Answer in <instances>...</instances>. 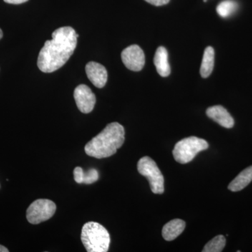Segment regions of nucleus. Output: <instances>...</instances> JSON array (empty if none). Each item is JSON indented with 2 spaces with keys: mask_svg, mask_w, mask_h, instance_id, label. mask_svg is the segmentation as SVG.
<instances>
[{
  "mask_svg": "<svg viewBox=\"0 0 252 252\" xmlns=\"http://www.w3.org/2000/svg\"><path fill=\"white\" fill-rule=\"evenodd\" d=\"M79 34L72 27H62L52 33L38 56L37 66L41 72H54L62 67L77 47Z\"/></svg>",
  "mask_w": 252,
  "mask_h": 252,
  "instance_id": "obj_1",
  "label": "nucleus"
},
{
  "mask_svg": "<svg viewBox=\"0 0 252 252\" xmlns=\"http://www.w3.org/2000/svg\"><path fill=\"white\" fill-rule=\"evenodd\" d=\"M124 127L119 123H112L86 144L85 152L89 157L105 158L115 154L124 144Z\"/></svg>",
  "mask_w": 252,
  "mask_h": 252,
  "instance_id": "obj_2",
  "label": "nucleus"
},
{
  "mask_svg": "<svg viewBox=\"0 0 252 252\" xmlns=\"http://www.w3.org/2000/svg\"><path fill=\"white\" fill-rule=\"evenodd\" d=\"M81 241L88 252H107L110 245V235L99 223L88 222L83 226Z\"/></svg>",
  "mask_w": 252,
  "mask_h": 252,
  "instance_id": "obj_3",
  "label": "nucleus"
},
{
  "mask_svg": "<svg viewBox=\"0 0 252 252\" xmlns=\"http://www.w3.org/2000/svg\"><path fill=\"white\" fill-rule=\"evenodd\" d=\"M209 144L207 141L196 137H189L177 142L173 149L176 161L181 164L188 163L202 151L206 150Z\"/></svg>",
  "mask_w": 252,
  "mask_h": 252,
  "instance_id": "obj_4",
  "label": "nucleus"
},
{
  "mask_svg": "<svg viewBox=\"0 0 252 252\" xmlns=\"http://www.w3.org/2000/svg\"><path fill=\"white\" fill-rule=\"evenodd\" d=\"M137 170L139 173L147 177L154 193H163V176L154 160L148 157L142 158L137 163Z\"/></svg>",
  "mask_w": 252,
  "mask_h": 252,
  "instance_id": "obj_5",
  "label": "nucleus"
},
{
  "mask_svg": "<svg viewBox=\"0 0 252 252\" xmlns=\"http://www.w3.org/2000/svg\"><path fill=\"white\" fill-rule=\"evenodd\" d=\"M56 205L47 199H38L30 205L27 210V220L32 224H39L54 216Z\"/></svg>",
  "mask_w": 252,
  "mask_h": 252,
  "instance_id": "obj_6",
  "label": "nucleus"
},
{
  "mask_svg": "<svg viewBox=\"0 0 252 252\" xmlns=\"http://www.w3.org/2000/svg\"><path fill=\"white\" fill-rule=\"evenodd\" d=\"M122 59L126 67L130 70L139 72L145 64L143 50L137 45H131L122 51Z\"/></svg>",
  "mask_w": 252,
  "mask_h": 252,
  "instance_id": "obj_7",
  "label": "nucleus"
},
{
  "mask_svg": "<svg viewBox=\"0 0 252 252\" xmlns=\"http://www.w3.org/2000/svg\"><path fill=\"white\" fill-rule=\"evenodd\" d=\"M74 99L78 109L84 114L92 112L96 102L95 95L89 86L81 84L74 92Z\"/></svg>",
  "mask_w": 252,
  "mask_h": 252,
  "instance_id": "obj_8",
  "label": "nucleus"
},
{
  "mask_svg": "<svg viewBox=\"0 0 252 252\" xmlns=\"http://www.w3.org/2000/svg\"><path fill=\"white\" fill-rule=\"evenodd\" d=\"M86 72L89 80L95 87L103 88L107 81V71L99 63L89 62L86 65Z\"/></svg>",
  "mask_w": 252,
  "mask_h": 252,
  "instance_id": "obj_9",
  "label": "nucleus"
},
{
  "mask_svg": "<svg viewBox=\"0 0 252 252\" xmlns=\"http://www.w3.org/2000/svg\"><path fill=\"white\" fill-rule=\"evenodd\" d=\"M207 117L225 128H231L234 126V119L228 111L220 105L213 106L207 109Z\"/></svg>",
  "mask_w": 252,
  "mask_h": 252,
  "instance_id": "obj_10",
  "label": "nucleus"
},
{
  "mask_svg": "<svg viewBox=\"0 0 252 252\" xmlns=\"http://www.w3.org/2000/svg\"><path fill=\"white\" fill-rule=\"evenodd\" d=\"M154 64L158 73L162 77H168L171 69L168 61V53L163 46H160L157 50L154 59Z\"/></svg>",
  "mask_w": 252,
  "mask_h": 252,
  "instance_id": "obj_11",
  "label": "nucleus"
},
{
  "mask_svg": "<svg viewBox=\"0 0 252 252\" xmlns=\"http://www.w3.org/2000/svg\"><path fill=\"white\" fill-rule=\"evenodd\" d=\"M186 223L182 220H170L164 225L162 230V235L167 241H172L182 234L185 229Z\"/></svg>",
  "mask_w": 252,
  "mask_h": 252,
  "instance_id": "obj_12",
  "label": "nucleus"
},
{
  "mask_svg": "<svg viewBox=\"0 0 252 252\" xmlns=\"http://www.w3.org/2000/svg\"><path fill=\"white\" fill-rule=\"evenodd\" d=\"M252 181V166L248 167L240 172L228 185V189L231 191L237 192L243 190L250 185Z\"/></svg>",
  "mask_w": 252,
  "mask_h": 252,
  "instance_id": "obj_13",
  "label": "nucleus"
},
{
  "mask_svg": "<svg viewBox=\"0 0 252 252\" xmlns=\"http://www.w3.org/2000/svg\"><path fill=\"white\" fill-rule=\"evenodd\" d=\"M215 65V50L211 46H207L204 52L201 67H200V75L203 78L210 77L213 71Z\"/></svg>",
  "mask_w": 252,
  "mask_h": 252,
  "instance_id": "obj_14",
  "label": "nucleus"
},
{
  "mask_svg": "<svg viewBox=\"0 0 252 252\" xmlns=\"http://www.w3.org/2000/svg\"><path fill=\"white\" fill-rule=\"evenodd\" d=\"M238 7V3L236 1H234V0H224L217 6V14L220 15L221 18H228L236 12Z\"/></svg>",
  "mask_w": 252,
  "mask_h": 252,
  "instance_id": "obj_15",
  "label": "nucleus"
},
{
  "mask_svg": "<svg viewBox=\"0 0 252 252\" xmlns=\"http://www.w3.org/2000/svg\"><path fill=\"white\" fill-rule=\"evenodd\" d=\"M225 238L223 235H217L204 247L203 252H220L225 246Z\"/></svg>",
  "mask_w": 252,
  "mask_h": 252,
  "instance_id": "obj_16",
  "label": "nucleus"
},
{
  "mask_svg": "<svg viewBox=\"0 0 252 252\" xmlns=\"http://www.w3.org/2000/svg\"><path fill=\"white\" fill-rule=\"evenodd\" d=\"M98 179L99 174L97 170L95 169H91L89 171L84 172L83 183L86 184V185H91V184L97 182Z\"/></svg>",
  "mask_w": 252,
  "mask_h": 252,
  "instance_id": "obj_17",
  "label": "nucleus"
},
{
  "mask_svg": "<svg viewBox=\"0 0 252 252\" xmlns=\"http://www.w3.org/2000/svg\"><path fill=\"white\" fill-rule=\"evenodd\" d=\"M84 172L80 167H77L74 170V178L78 184H82L84 181Z\"/></svg>",
  "mask_w": 252,
  "mask_h": 252,
  "instance_id": "obj_18",
  "label": "nucleus"
},
{
  "mask_svg": "<svg viewBox=\"0 0 252 252\" xmlns=\"http://www.w3.org/2000/svg\"><path fill=\"white\" fill-rule=\"evenodd\" d=\"M145 1L154 6H160L168 4L170 0H145Z\"/></svg>",
  "mask_w": 252,
  "mask_h": 252,
  "instance_id": "obj_19",
  "label": "nucleus"
},
{
  "mask_svg": "<svg viewBox=\"0 0 252 252\" xmlns=\"http://www.w3.org/2000/svg\"><path fill=\"white\" fill-rule=\"evenodd\" d=\"M4 1L8 4H20L26 2L28 0H4Z\"/></svg>",
  "mask_w": 252,
  "mask_h": 252,
  "instance_id": "obj_20",
  "label": "nucleus"
},
{
  "mask_svg": "<svg viewBox=\"0 0 252 252\" xmlns=\"http://www.w3.org/2000/svg\"><path fill=\"white\" fill-rule=\"evenodd\" d=\"M9 250H7V248H5V247L2 246V245H0V252H8Z\"/></svg>",
  "mask_w": 252,
  "mask_h": 252,
  "instance_id": "obj_21",
  "label": "nucleus"
},
{
  "mask_svg": "<svg viewBox=\"0 0 252 252\" xmlns=\"http://www.w3.org/2000/svg\"><path fill=\"white\" fill-rule=\"evenodd\" d=\"M2 36H3V32H2V31H1V30L0 29V39H1V38H2Z\"/></svg>",
  "mask_w": 252,
  "mask_h": 252,
  "instance_id": "obj_22",
  "label": "nucleus"
}]
</instances>
